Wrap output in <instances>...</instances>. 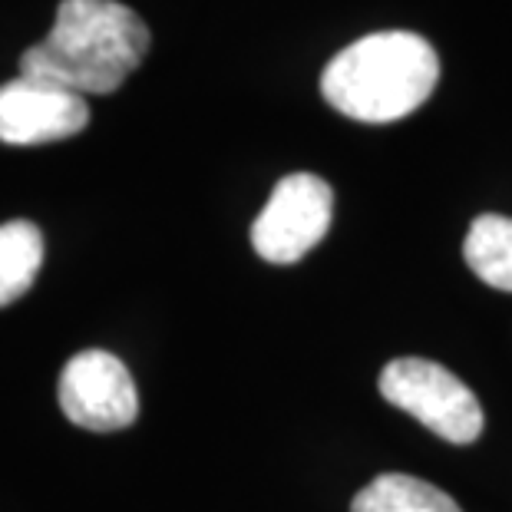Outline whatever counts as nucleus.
I'll return each mask as SVG.
<instances>
[{"label":"nucleus","mask_w":512,"mask_h":512,"mask_svg":"<svg viewBox=\"0 0 512 512\" xmlns=\"http://www.w3.org/2000/svg\"><path fill=\"white\" fill-rule=\"evenodd\" d=\"M380 394L394 407L420 420L430 433L446 443H473L483 433V407L479 397L453 370L423 357H397L377 380Z\"/></svg>","instance_id":"nucleus-3"},{"label":"nucleus","mask_w":512,"mask_h":512,"mask_svg":"<svg viewBox=\"0 0 512 512\" xmlns=\"http://www.w3.org/2000/svg\"><path fill=\"white\" fill-rule=\"evenodd\" d=\"M440 83V57L410 30H380L344 47L321 73V96L357 123H397Z\"/></svg>","instance_id":"nucleus-2"},{"label":"nucleus","mask_w":512,"mask_h":512,"mask_svg":"<svg viewBox=\"0 0 512 512\" xmlns=\"http://www.w3.org/2000/svg\"><path fill=\"white\" fill-rule=\"evenodd\" d=\"M463 258L483 285L512 291V219L506 215H476L463 242Z\"/></svg>","instance_id":"nucleus-8"},{"label":"nucleus","mask_w":512,"mask_h":512,"mask_svg":"<svg viewBox=\"0 0 512 512\" xmlns=\"http://www.w3.org/2000/svg\"><path fill=\"white\" fill-rule=\"evenodd\" d=\"M351 512H463L440 486L407 473H384L354 496Z\"/></svg>","instance_id":"nucleus-7"},{"label":"nucleus","mask_w":512,"mask_h":512,"mask_svg":"<svg viewBox=\"0 0 512 512\" xmlns=\"http://www.w3.org/2000/svg\"><path fill=\"white\" fill-rule=\"evenodd\" d=\"M43 265V235L34 222L14 219L0 225V308L34 288Z\"/></svg>","instance_id":"nucleus-9"},{"label":"nucleus","mask_w":512,"mask_h":512,"mask_svg":"<svg viewBox=\"0 0 512 512\" xmlns=\"http://www.w3.org/2000/svg\"><path fill=\"white\" fill-rule=\"evenodd\" d=\"M60 410L93 433L126 430L139 417V394L129 367L110 351H80L60 370Z\"/></svg>","instance_id":"nucleus-5"},{"label":"nucleus","mask_w":512,"mask_h":512,"mask_svg":"<svg viewBox=\"0 0 512 512\" xmlns=\"http://www.w3.org/2000/svg\"><path fill=\"white\" fill-rule=\"evenodd\" d=\"M90 126L86 96L63 86L17 76L0 86V143L43 146L60 143Z\"/></svg>","instance_id":"nucleus-6"},{"label":"nucleus","mask_w":512,"mask_h":512,"mask_svg":"<svg viewBox=\"0 0 512 512\" xmlns=\"http://www.w3.org/2000/svg\"><path fill=\"white\" fill-rule=\"evenodd\" d=\"M149 27L119 0H60L50 34L20 57V76L80 96H110L143 67Z\"/></svg>","instance_id":"nucleus-1"},{"label":"nucleus","mask_w":512,"mask_h":512,"mask_svg":"<svg viewBox=\"0 0 512 512\" xmlns=\"http://www.w3.org/2000/svg\"><path fill=\"white\" fill-rule=\"evenodd\" d=\"M334 192L321 176L294 172L271 189L268 205L252 225L258 258L271 265H294L331 232Z\"/></svg>","instance_id":"nucleus-4"}]
</instances>
